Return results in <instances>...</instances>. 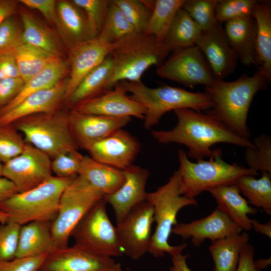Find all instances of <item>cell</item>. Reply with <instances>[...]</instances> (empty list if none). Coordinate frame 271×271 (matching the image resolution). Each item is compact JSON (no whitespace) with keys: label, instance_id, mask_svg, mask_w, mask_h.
Wrapping results in <instances>:
<instances>
[{"label":"cell","instance_id":"816d5d0a","mask_svg":"<svg viewBox=\"0 0 271 271\" xmlns=\"http://www.w3.org/2000/svg\"><path fill=\"white\" fill-rule=\"evenodd\" d=\"M255 249L250 243H246L242 248L236 271H261L254 264Z\"/></svg>","mask_w":271,"mask_h":271},{"label":"cell","instance_id":"4316f807","mask_svg":"<svg viewBox=\"0 0 271 271\" xmlns=\"http://www.w3.org/2000/svg\"><path fill=\"white\" fill-rule=\"evenodd\" d=\"M252 17L256 27L255 64L271 81V6L268 1H257Z\"/></svg>","mask_w":271,"mask_h":271},{"label":"cell","instance_id":"6125c7cd","mask_svg":"<svg viewBox=\"0 0 271 271\" xmlns=\"http://www.w3.org/2000/svg\"><path fill=\"white\" fill-rule=\"evenodd\" d=\"M39 271H41V270H39Z\"/></svg>","mask_w":271,"mask_h":271},{"label":"cell","instance_id":"7402d4cb","mask_svg":"<svg viewBox=\"0 0 271 271\" xmlns=\"http://www.w3.org/2000/svg\"><path fill=\"white\" fill-rule=\"evenodd\" d=\"M68 78L61 80L53 86L34 92L14 107L0 115V125L13 124L30 115L56 111L65 99Z\"/></svg>","mask_w":271,"mask_h":271},{"label":"cell","instance_id":"2e32d148","mask_svg":"<svg viewBox=\"0 0 271 271\" xmlns=\"http://www.w3.org/2000/svg\"><path fill=\"white\" fill-rule=\"evenodd\" d=\"M116 44L99 36L79 43L69 50V77L65 99L67 100L83 77L109 55Z\"/></svg>","mask_w":271,"mask_h":271},{"label":"cell","instance_id":"bcb514c9","mask_svg":"<svg viewBox=\"0 0 271 271\" xmlns=\"http://www.w3.org/2000/svg\"><path fill=\"white\" fill-rule=\"evenodd\" d=\"M22 30L14 15L0 24V52L13 49L21 41Z\"/></svg>","mask_w":271,"mask_h":271},{"label":"cell","instance_id":"cb8c5ba5","mask_svg":"<svg viewBox=\"0 0 271 271\" xmlns=\"http://www.w3.org/2000/svg\"><path fill=\"white\" fill-rule=\"evenodd\" d=\"M224 24L225 36L237 59L247 66L255 65L256 27L253 18L240 17Z\"/></svg>","mask_w":271,"mask_h":271},{"label":"cell","instance_id":"60d3db41","mask_svg":"<svg viewBox=\"0 0 271 271\" xmlns=\"http://www.w3.org/2000/svg\"><path fill=\"white\" fill-rule=\"evenodd\" d=\"M26 143L14 124L0 125V161L4 164L20 154Z\"/></svg>","mask_w":271,"mask_h":271},{"label":"cell","instance_id":"7c38bea8","mask_svg":"<svg viewBox=\"0 0 271 271\" xmlns=\"http://www.w3.org/2000/svg\"><path fill=\"white\" fill-rule=\"evenodd\" d=\"M154 221L153 206L145 201L117 223V235L123 254L137 260L149 251Z\"/></svg>","mask_w":271,"mask_h":271},{"label":"cell","instance_id":"836d02e7","mask_svg":"<svg viewBox=\"0 0 271 271\" xmlns=\"http://www.w3.org/2000/svg\"><path fill=\"white\" fill-rule=\"evenodd\" d=\"M20 77L24 83L59 57L21 41L13 48Z\"/></svg>","mask_w":271,"mask_h":271},{"label":"cell","instance_id":"d6a6232c","mask_svg":"<svg viewBox=\"0 0 271 271\" xmlns=\"http://www.w3.org/2000/svg\"><path fill=\"white\" fill-rule=\"evenodd\" d=\"M199 26L182 8L177 12L163 44L171 52L196 44L201 33Z\"/></svg>","mask_w":271,"mask_h":271},{"label":"cell","instance_id":"7bdbcfd3","mask_svg":"<svg viewBox=\"0 0 271 271\" xmlns=\"http://www.w3.org/2000/svg\"><path fill=\"white\" fill-rule=\"evenodd\" d=\"M84 12L89 26L95 36H98L104 25L111 1L73 0Z\"/></svg>","mask_w":271,"mask_h":271},{"label":"cell","instance_id":"ffe728a7","mask_svg":"<svg viewBox=\"0 0 271 271\" xmlns=\"http://www.w3.org/2000/svg\"><path fill=\"white\" fill-rule=\"evenodd\" d=\"M108 256L99 255L76 245L49 254L41 271H104L116 264Z\"/></svg>","mask_w":271,"mask_h":271},{"label":"cell","instance_id":"83f0119b","mask_svg":"<svg viewBox=\"0 0 271 271\" xmlns=\"http://www.w3.org/2000/svg\"><path fill=\"white\" fill-rule=\"evenodd\" d=\"M78 175L105 195L116 191L124 181L123 170L98 162L89 156H83Z\"/></svg>","mask_w":271,"mask_h":271},{"label":"cell","instance_id":"8d00e7d4","mask_svg":"<svg viewBox=\"0 0 271 271\" xmlns=\"http://www.w3.org/2000/svg\"><path fill=\"white\" fill-rule=\"evenodd\" d=\"M137 32L111 1L104 25L98 36L109 43L116 44Z\"/></svg>","mask_w":271,"mask_h":271},{"label":"cell","instance_id":"30bf717a","mask_svg":"<svg viewBox=\"0 0 271 271\" xmlns=\"http://www.w3.org/2000/svg\"><path fill=\"white\" fill-rule=\"evenodd\" d=\"M105 196L85 215L72 236L75 245L93 253L104 256H120L123 252L116 229L107 215Z\"/></svg>","mask_w":271,"mask_h":271},{"label":"cell","instance_id":"d590c367","mask_svg":"<svg viewBox=\"0 0 271 271\" xmlns=\"http://www.w3.org/2000/svg\"><path fill=\"white\" fill-rule=\"evenodd\" d=\"M185 0L153 1L152 11L144 33L163 43L172 22Z\"/></svg>","mask_w":271,"mask_h":271},{"label":"cell","instance_id":"9a60e30c","mask_svg":"<svg viewBox=\"0 0 271 271\" xmlns=\"http://www.w3.org/2000/svg\"><path fill=\"white\" fill-rule=\"evenodd\" d=\"M195 45L202 53L215 79L224 80L234 72L238 59L221 24L216 22L210 28L202 31Z\"/></svg>","mask_w":271,"mask_h":271},{"label":"cell","instance_id":"4dcf8cb0","mask_svg":"<svg viewBox=\"0 0 271 271\" xmlns=\"http://www.w3.org/2000/svg\"><path fill=\"white\" fill-rule=\"evenodd\" d=\"M249 239L248 234L242 231L212 241L209 250L214 263L213 271H236L241 251Z\"/></svg>","mask_w":271,"mask_h":271},{"label":"cell","instance_id":"d6986e66","mask_svg":"<svg viewBox=\"0 0 271 271\" xmlns=\"http://www.w3.org/2000/svg\"><path fill=\"white\" fill-rule=\"evenodd\" d=\"M71 131L78 145L86 149L114 131L122 128L130 117H110L86 114L73 109L68 113Z\"/></svg>","mask_w":271,"mask_h":271},{"label":"cell","instance_id":"f546056e","mask_svg":"<svg viewBox=\"0 0 271 271\" xmlns=\"http://www.w3.org/2000/svg\"><path fill=\"white\" fill-rule=\"evenodd\" d=\"M112 67L113 60L110 54L83 77L67 99L69 104L74 109L82 102L106 91Z\"/></svg>","mask_w":271,"mask_h":271},{"label":"cell","instance_id":"91938a15","mask_svg":"<svg viewBox=\"0 0 271 271\" xmlns=\"http://www.w3.org/2000/svg\"><path fill=\"white\" fill-rule=\"evenodd\" d=\"M104 271H124L119 263H116L113 266L104 270Z\"/></svg>","mask_w":271,"mask_h":271},{"label":"cell","instance_id":"6f0895ef","mask_svg":"<svg viewBox=\"0 0 271 271\" xmlns=\"http://www.w3.org/2000/svg\"><path fill=\"white\" fill-rule=\"evenodd\" d=\"M270 257L267 258H260L256 260H254V264L256 268L259 270L265 269L270 264Z\"/></svg>","mask_w":271,"mask_h":271},{"label":"cell","instance_id":"9f6ffc18","mask_svg":"<svg viewBox=\"0 0 271 271\" xmlns=\"http://www.w3.org/2000/svg\"><path fill=\"white\" fill-rule=\"evenodd\" d=\"M251 228L256 232L263 234L269 238H271V221L269 220L265 223L259 222L255 219H251Z\"/></svg>","mask_w":271,"mask_h":271},{"label":"cell","instance_id":"e0dca14e","mask_svg":"<svg viewBox=\"0 0 271 271\" xmlns=\"http://www.w3.org/2000/svg\"><path fill=\"white\" fill-rule=\"evenodd\" d=\"M126 93L118 82L112 89L82 102L74 109L86 114L117 117L133 116L144 119L145 107Z\"/></svg>","mask_w":271,"mask_h":271},{"label":"cell","instance_id":"8fae6325","mask_svg":"<svg viewBox=\"0 0 271 271\" xmlns=\"http://www.w3.org/2000/svg\"><path fill=\"white\" fill-rule=\"evenodd\" d=\"M157 75L187 87H205L215 78L199 48L196 45L173 52L172 55L158 67Z\"/></svg>","mask_w":271,"mask_h":271},{"label":"cell","instance_id":"f5cc1de1","mask_svg":"<svg viewBox=\"0 0 271 271\" xmlns=\"http://www.w3.org/2000/svg\"><path fill=\"white\" fill-rule=\"evenodd\" d=\"M18 192L15 184L10 180L0 177V203Z\"/></svg>","mask_w":271,"mask_h":271},{"label":"cell","instance_id":"ac0fdd59","mask_svg":"<svg viewBox=\"0 0 271 271\" xmlns=\"http://www.w3.org/2000/svg\"><path fill=\"white\" fill-rule=\"evenodd\" d=\"M242 229L225 213L216 208L207 216L187 223H177L172 233L184 239H191L192 243L199 247L206 239L211 241L238 234Z\"/></svg>","mask_w":271,"mask_h":271},{"label":"cell","instance_id":"7a4b0ae2","mask_svg":"<svg viewBox=\"0 0 271 271\" xmlns=\"http://www.w3.org/2000/svg\"><path fill=\"white\" fill-rule=\"evenodd\" d=\"M270 82L259 69L251 76L243 75L232 81L215 79L205 87L204 92L209 96L212 106L204 112L240 137L249 139L247 118L251 102L255 94L265 89Z\"/></svg>","mask_w":271,"mask_h":271},{"label":"cell","instance_id":"f907efd6","mask_svg":"<svg viewBox=\"0 0 271 271\" xmlns=\"http://www.w3.org/2000/svg\"><path fill=\"white\" fill-rule=\"evenodd\" d=\"M20 77L13 49L0 52V80Z\"/></svg>","mask_w":271,"mask_h":271},{"label":"cell","instance_id":"603a6c76","mask_svg":"<svg viewBox=\"0 0 271 271\" xmlns=\"http://www.w3.org/2000/svg\"><path fill=\"white\" fill-rule=\"evenodd\" d=\"M57 16L56 25L69 50L79 43L97 37L83 11L72 1L57 2Z\"/></svg>","mask_w":271,"mask_h":271},{"label":"cell","instance_id":"11a10c76","mask_svg":"<svg viewBox=\"0 0 271 271\" xmlns=\"http://www.w3.org/2000/svg\"><path fill=\"white\" fill-rule=\"evenodd\" d=\"M188 256L189 254L183 255L180 253L171 256L172 265L169 271H191L186 262Z\"/></svg>","mask_w":271,"mask_h":271},{"label":"cell","instance_id":"4fadbf2b","mask_svg":"<svg viewBox=\"0 0 271 271\" xmlns=\"http://www.w3.org/2000/svg\"><path fill=\"white\" fill-rule=\"evenodd\" d=\"M50 159L26 143L20 154L3 164L2 176L12 181L18 192L28 191L52 176Z\"/></svg>","mask_w":271,"mask_h":271},{"label":"cell","instance_id":"f35d334b","mask_svg":"<svg viewBox=\"0 0 271 271\" xmlns=\"http://www.w3.org/2000/svg\"><path fill=\"white\" fill-rule=\"evenodd\" d=\"M138 33H143L150 18L153 1L112 0Z\"/></svg>","mask_w":271,"mask_h":271},{"label":"cell","instance_id":"7dc6e473","mask_svg":"<svg viewBox=\"0 0 271 271\" xmlns=\"http://www.w3.org/2000/svg\"><path fill=\"white\" fill-rule=\"evenodd\" d=\"M49 254L15 258L0 262V271H39Z\"/></svg>","mask_w":271,"mask_h":271},{"label":"cell","instance_id":"f1b7e54d","mask_svg":"<svg viewBox=\"0 0 271 271\" xmlns=\"http://www.w3.org/2000/svg\"><path fill=\"white\" fill-rule=\"evenodd\" d=\"M69 72V61L63 60L60 58L57 59L25 82L17 95L0 109V115L14 107L29 95L53 86Z\"/></svg>","mask_w":271,"mask_h":271},{"label":"cell","instance_id":"6da1fadb","mask_svg":"<svg viewBox=\"0 0 271 271\" xmlns=\"http://www.w3.org/2000/svg\"><path fill=\"white\" fill-rule=\"evenodd\" d=\"M176 125L167 130H153V137L159 143H176L188 149L187 156L197 161L214 158L222 154L221 150L212 149L218 143H227L246 148L252 145L249 139L233 132L214 116L189 108L174 110Z\"/></svg>","mask_w":271,"mask_h":271},{"label":"cell","instance_id":"44dd1931","mask_svg":"<svg viewBox=\"0 0 271 271\" xmlns=\"http://www.w3.org/2000/svg\"><path fill=\"white\" fill-rule=\"evenodd\" d=\"M123 171L122 185L113 193L105 195L107 203L113 209L117 223L133 207L146 201V186L150 174L148 169L133 165Z\"/></svg>","mask_w":271,"mask_h":271},{"label":"cell","instance_id":"5b68a950","mask_svg":"<svg viewBox=\"0 0 271 271\" xmlns=\"http://www.w3.org/2000/svg\"><path fill=\"white\" fill-rule=\"evenodd\" d=\"M130 97L142 104L146 109L144 126L150 129L157 124L167 112L181 108H189L205 112L212 106L205 92H194L180 87L164 85L149 87L142 81L120 82Z\"/></svg>","mask_w":271,"mask_h":271},{"label":"cell","instance_id":"db71d44e","mask_svg":"<svg viewBox=\"0 0 271 271\" xmlns=\"http://www.w3.org/2000/svg\"><path fill=\"white\" fill-rule=\"evenodd\" d=\"M18 3L14 0H0V24L6 18L15 14Z\"/></svg>","mask_w":271,"mask_h":271},{"label":"cell","instance_id":"9c48e42d","mask_svg":"<svg viewBox=\"0 0 271 271\" xmlns=\"http://www.w3.org/2000/svg\"><path fill=\"white\" fill-rule=\"evenodd\" d=\"M105 195L77 175L61 195L58 213L51 223L58 249L68 247L69 239L85 215Z\"/></svg>","mask_w":271,"mask_h":271},{"label":"cell","instance_id":"e575fe53","mask_svg":"<svg viewBox=\"0 0 271 271\" xmlns=\"http://www.w3.org/2000/svg\"><path fill=\"white\" fill-rule=\"evenodd\" d=\"M249 175L240 177L235 185L247 201L255 208H260L271 215V173L262 172L259 179Z\"/></svg>","mask_w":271,"mask_h":271},{"label":"cell","instance_id":"8992f818","mask_svg":"<svg viewBox=\"0 0 271 271\" xmlns=\"http://www.w3.org/2000/svg\"><path fill=\"white\" fill-rule=\"evenodd\" d=\"M219 154L209 160L191 161L182 149L178 151L179 185L180 194L195 198L202 192L223 185H234L241 176H256L257 172L236 163L230 164Z\"/></svg>","mask_w":271,"mask_h":271},{"label":"cell","instance_id":"94428289","mask_svg":"<svg viewBox=\"0 0 271 271\" xmlns=\"http://www.w3.org/2000/svg\"><path fill=\"white\" fill-rule=\"evenodd\" d=\"M3 166V164H2L0 161V177H2Z\"/></svg>","mask_w":271,"mask_h":271},{"label":"cell","instance_id":"3957f363","mask_svg":"<svg viewBox=\"0 0 271 271\" xmlns=\"http://www.w3.org/2000/svg\"><path fill=\"white\" fill-rule=\"evenodd\" d=\"M170 53L163 43L144 33H135L118 43L110 54L113 67L106 91L121 81H141L145 71L161 65Z\"/></svg>","mask_w":271,"mask_h":271},{"label":"cell","instance_id":"52a82bcc","mask_svg":"<svg viewBox=\"0 0 271 271\" xmlns=\"http://www.w3.org/2000/svg\"><path fill=\"white\" fill-rule=\"evenodd\" d=\"M76 176H52L39 185L18 192L0 203V210L8 215V221L20 225L32 221L52 222L58 213L63 192Z\"/></svg>","mask_w":271,"mask_h":271},{"label":"cell","instance_id":"484cf974","mask_svg":"<svg viewBox=\"0 0 271 271\" xmlns=\"http://www.w3.org/2000/svg\"><path fill=\"white\" fill-rule=\"evenodd\" d=\"M215 199L217 208L225 213L242 230L251 229L249 215L256 213L257 209L250 206L235 185H223L208 191Z\"/></svg>","mask_w":271,"mask_h":271},{"label":"cell","instance_id":"ba28073f","mask_svg":"<svg viewBox=\"0 0 271 271\" xmlns=\"http://www.w3.org/2000/svg\"><path fill=\"white\" fill-rule=\"evenodd\" d=\"M13 124L23 133L24 141L54 158L62 153L77 151L70 126L68 113L55 111L26 116Z\"/></svg>","mask_w":271,"mask_h":271},{"label":"cell","instance_id":"b9f144b4","mask_svg":"<svg viewBox=\"0 0 271 271\" xmlns=\"http://www.w3.org/2000/svg\"><path fill=\"white\" fill-rule=\"evenodd\" d=\"M256 0H219L215 20L222 24L235 19L251 16Z\"/></svg>","mask_w":271,"mask_h":271},{"label":"cell","instance_id":"5bb4252c","mask_svg":"<svg viewBox=\"0 0 271 271\" xmlns=\"http://www.w3.org/2000/svg\"><path fill=\"white\" fill-rule=\"evenodd\" d=\"M140 148L137 138L121 128L91 144L85 149L95 161L123 170L132 165Z\"/></svg>","mask_w":271,"mask_h":271},{"label":"cell","instance_id":"ab89813d","mask_svg":"<svg viewBox=\"0 0 271 271\" xmlns=\"http://www.w3.org/2000/svg\"><path fill=\"white\" fill-rule=\"evenodd\" d=\"M219 0H185L181 8L199 26L202 31L216 23L215 10Z\"/></svg>","mask_w":271,"mask_h":271},{"label":"cell","instance_id":"f6af8a7d","mask_svg":"<svg viewBox=\"0 0 271 271\" xmlns=\"http://www.w3.org/2000/svg\"><path fill=\"white\" fill-rule=\"evenodd\" d=\"M83 156L77 151L62 153L51 160V170L55 176L69 178L78 174Z\"/></svg>","mask_w":271,"mask_h":271},{"label":"cell","instance_id":"ee69618b","mask_svg":"<svg viewBox=\"0 0 271 271\" xmlns=\"http://www.w3.org/2000/svg\"><path fill=\"white\" fill-rule=\"evenodd\" d=\"M21 226L11 221L0 223V262L16 258Z\"/></svg>","mask_w":271,"mask_h":271},{"label":"cell","instance_id":"277c9868","mask_svg":"<svg viewBox=\"0 0 271 271\" xmlns=\"http://www.w3.org/2000/svg\"><path fill=\"white\" fill-rule=\"evenodd\" d=\"M146 201L153 206L156 223L148 252L156 257H162L166 253L172 256L182 253L187 244L171 245L169 243V237L173 228L178 223L176 218L179 211L187 206H197V201L195 198H187L180 194L178 171L174 172L166 184L155 191L147 193Z\"/></svg>","mask_w":271,"mask_h":271},{"label":"cell","instance_id":"c3c4849f","mask_svg":"<svg viewBox=\"0 0 271 271\" xmlns=\"http://www.w3.org/2000/svg\"><path fill=\"white\" fill-rule=\"evenodd\" d=\"M24 84L21 77L0 80V109L13 100Z\"/></svg>","mask_w":271,"mask_h":271},{"label":"cell","instance_id":"d4e9b609","mask_svg":"<svg viewBox=\"0 0 271 271\" xmlns=\"http://www.w3.org/2000/svg\"><path fill=\"white\" fill-rule=\"evenodd\" d=\"M51 221H32L21 226L16 258L50 254L58 248L52 235Z\"/></svg>","mask_w":271,"mask_h":271},{"label":"cell","instance_id":"681fc988","mask_svg":"<svg viewBox=\"0 0 271 271\" xmlns=\"http://www.w3.org/2000/svg\"><path fill=\"white\" fill-rule=\"evenodd\" d=\"M19 3L39 11L46 20L56 25L57 19V3L55 0H20Z\"/></svg>","mask_w":271,"mask_h":271},{"label":"cell","instance_id":"74e56055","mask_svg":"<svg viewBox=\"0 0 271 271\" xmlns=\"http://www.w3.org/2000/svg\"><path fill=\"white\" fill-rule=\"evenodd\" d=\"M246 149L245 160L248 168L257 172L271 173V138L263 134L254 139Z\"/></svg>","mask_w":271,"mask_h":271},{"label":"cell","instance_id":"680465c9","mask_svg":"<svg viewBox=\"0 0 271 271\" xmlns=\"http://www.w3.org/2000/svg\"><path fill=\"white\" fill-rule=\"evenodd\" d=\"M8 215L0 210V223L4 224L7 223L8 221Z\"/></svg>","mask_w":271,"mask_h":271},{"label":"cell","instance_id":"1f68e13d","mask_svg":"<svg viewBox=\"0 0 271 271\" xmlns=\"http://www.w3.org/2000/svg\"><path fill=\"white\" fill-rule=\"evenodd\" d=\"M20 15L23 25L22 40L60 58L63 50L56 35L30 13L24 11Z\"/></svg>","mask_w":271,"mask_h":271}]
</instances>
